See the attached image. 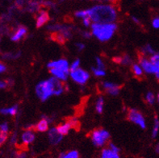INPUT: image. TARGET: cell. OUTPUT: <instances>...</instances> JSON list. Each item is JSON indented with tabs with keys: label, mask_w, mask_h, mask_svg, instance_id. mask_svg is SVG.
Masks as SVG:
<instances>
[{
	"label": "cell",
	"mask_w": 159,
	"mask_h": 158,
	"mask_svg": "<svg viewBox=\"0 0 159 158\" xmlns=\"http://www.w3.org/2000/svg\"><path fill=\"white\" fill-rule=\"evenodd\" d=\"M5 70H6V66L4 65L3 64H2V63H0V74L4 72Z\"/></svg>",
	"instance_id": "cell-40"
},
{
	"label": "cell",
	"mask_w": 159,
	"mask_h": 158,
	"mask_svg": "<svg viewBox=\"0 0 159 158\" xmlns=\"http://www.w3.org/2000/svg\"><path fill=\"white\" fill-rule=\"evenodd\" d=\"M91 137L94 145L96 147H103L108 141L110 138V134L107 131L99 128V129L93 131Z\"/></svg>",
	"instance_id": "cell-4"
},
{
	"label": "cell",
	"mask_w": 159,
	"mask_h": 158,
	"mask_svg": "<svg viewBox=\"0 0 159 158\" xmlns=\"http://www.w3.org/2000/svg\"><path fill=\"white\" fill-rule=\"evenodd\" d=\"M48 67L49 69L50 68H57L59 69V70H62L64 72L69 73V70H70V67H69L68 61L66 60H64V59H61V60L57 61H51L48 64Z\"/></svg>",
	"instance_id": "cell-9"
},
{
	"label": "cell",
	"mask_w": 159,
	"mask_h": 158,
	"mask_svg": "<svg viewBox=\"0 0 159 158\" xmlns=\"http://www.w3.org/2000/svg\"><path fill=\"white\" fill-rule=\"evenodd\" d=\"M159 132V120L157 117L156 116L155 120H154V125H153V131H152V138H156Z\"/></svg>",
	"instance_id": "cell-22"
},
{
	"label": "cell",
	"mask_w": 159,
	"mask_h": 158,
	"mask_svg": "<svg viewBox=\"0 0 159 158\" xmlns=\"http://www.w3.org/2000/svg\"><path fill=\"white\" fill-rule=\"evenodd\" d=\"M142 53L143 54H152V55H153V54L155 53V51L153 50V48H152L149 44H146L145 46L143 47V48H142Z\"/></svg>",
	"instance_id": "cell-27"
},
{
	"label": "cell",
	"mask_w": 159,
	"mask_h": 158,
	"mask_svg": "<svg viewBox=\"0 0 159 158\" xmlns=\"http://www.w3.org/2000/svg\"><path fill=\"white\" fill-rule=\"evenodd\" d=\"M7 138V133H5V132L0 131V146L6 141Z\"/></svg>",
	"instance_id": "cell-30"
},
{
	"label": "cell",
	"mask_w": 159,
	"mask_h": 158,
	"mask_svg": "<svg viewBox=\"0 0 159 158\" xmlns=\"http://www.w3.org/2000/svg\"><path fill=\"white\" fill-rule=\"evenodd\" d=\"M156 77H157V79H159V73H157V74H156Z\"/></svg>",
	"instance_id": "cell-44"
},
{
	"label": "cell",
	"mask_w": 159,
	"mask_h": 158,
	"mask_svg": "<svg viewBox=\"0 0 159 158\" xmlns=\"http://www.w3.org/2000/svg\"><path fill=\"white\" fill-rule=\"evenodd\" d=\"M75 16L79 17V18H86V17H88V13H87V10L86 11H77L75 13Z\"/></svg>",
	"instance_id": "cell-29"
},
{
	"label": "cell",
	"mask_w": 159,
	"mask_h": 158,
	"mask_svg": "<svg viewBox=\"0 0 159 158\" xmlns=\"http://www.w3.org/2000/svg\"><path fill=\"white\" fill-rule=\"evenodd\" d=\"M49 20V16H48V12L46 11H41L39 16L36 19V28H40L42 27L44 24H46Z\"/></svg>",
	"instance_id": "cell-13"
},
{
	"label": "cell",
	"mask_w": 159,
	"mask_h": 158,
	"mask_svg": "<svg viewBox=\"0 0 159 158\" xmlns=\"http://www.w3.org/2000/svg\"><path fill=\"white\" fill-rule=\"evenodd\" d=\"M114 61L117 62V63H120L122 65H129L132 64V59L131 57L127 55V54H125L124 55V56L122 57H117V58H114Z\"/></svg>",
	"instance_id": "cell-19"
},
{
	"label": "cell",
	"mask_w": 159,
	"mask_h": 158,
	"mask_svg": "<svg viewBox=\"0 0 159 158\" xmlns=\"http://www.w3.org/2000/svg\"><path fill=\"white\" fill-rule=\"evenodd\" d=\"M139 62L141 65V68L145 70V72L148 74H157L158 72L157 67L150 61V60L147 59L145 56V54L141 52V54L139 55Z\"/></svg>",
	"instance_id": "cell-6"
},
{
	"label": "cell",
	"mask_w": 159,
	"mask_h": 158,
	"mask_svg": "<svg viewBox=\"0 0 159 158\" xmlns=\"http://www.w3.org/2000/svg\"><path fill=\"white\" fill-rule=\"evenodd\" d=\"M145 100L146 102L150 105H153L154 103V101H155V97H154V94L152 92H148L146 94V96H145Z\"/></svg>",
	"instance_id": "cell-26"
},
{
	"label": "cell",
	"mask_w": 159,
	"mask_h": 158,
	"mask_svg": "<svg viewBox=\"0 0 159 158\" xmlns=\"http://www.w3.org/2000/svg\"><path fill=\"white\" fill-rule=\"evenodd\" d=\"M91 20L89 17H86V18L83 19V24H84L86 27H89L90 24H91Z\"/></svg>",
	"instance_id": "cell-36"
},
{
	"label": "cell",
	"mask_w": 159,
	"mask_h": 158,
	"mask_svg": "<svg viewBox=\"0 0 159 158\" xmlns=\"http://www.w3.org/2000/svg\"><path fill=\"white\" fill-rule=\"evenodd\" d=\"M18 158H27V155L24 153V152H21L20 154H19Z\"/></svg>",
	"instance_id": "cell-41"
},
{
	"label": "cell",
	"mask_w": 159,
	"mask_h": 158,
	"mask_svg": "<svg viewBox=\"0 0 159 158\" xmlns=\"http://www.w3.org/2000/svg\"><path fill=\"white\" fill-rule=\"evenodd\" d=\"M7 86V83L4 81H0V89L6 88Z\"/></svg>",
	"instance_id": "cell-38"
},
{
	"label": "cell",
	"mask_w": 159,
	"mask_h": 158,
	"mask_svg": "<svg viewBox=\"0 0 159 158\" xmlns=\"http://www.w3.org/2000/svg\"><path fill=\"white\" fill-rule=\"evenodd\" d=\"M35 129L37 132H44L48 130V121L46 119H43L39 121L38 124L35 126Z\"/></svg>",
	"instance_id": "cell-18"
},
{
	"label": "cell",
	"mask_w": 159,
	"mask_h": 158,
	"mask_svg": "<svg viewBox=\"0 0 159 158\" xmlns=\"http://www.w3.org/2000/svg\"><path fill=\"white\" fill-rule=\"evenodd\" d=\"M82 33H83V36H84L85 38H90V37H91V35L92 34H91V33H90V32H82Z\"/></svg>",
	"instance_id": "cell-39"
},
{
	"label": "cell",
	"mask_w": 159,
	"mask_h": 158,
	"mask_svg": "<svg viewBox=\"0 0 159 158\" xmlns=\"http://www.w3.org/2000/svg\"><path fill=\"white\" fill-rule=\"evenodd\" d=\"M91 70H92L93 73H94V74H95V76H98V77H102V76H104L105 75V71L103 70H100V69L99 68H94V67H92L91 68Z\"/></svg>",
	"instance_id": "cell-28"
},
{
	"label": "cell",
	"mask_w": 159,
	"mask_h": 158,
	"mask_svg": "<svg viewBox=\"0 0 159 158\" xmlns=\"http://www.w3.org/2000/svg\"><path fill=\"white\" fill-rule=\"evenodd\" d=\"M96 62H97V66H98V68L100 69V70H104V64H103V61H101V59H99V57H97Z\"/></svg>",
	"instance_id": "cell-33"
},
{
	"label": "cell",
	"mask_w": 159,
	"mask_h": 158,
	"mask_svg": "<svg viewBox=\"0 0 159 158\" xmlns=\"http://www.w3.org/2000/svg\"><path fill=\"white\" fill-rule=\"evenodd\" d=\"M128 119H129L131 122L139 125L142 129H145L146 128V124H145V120L144 119L143 115L141 114L139 111L136 110V109H131L129 110L128 113Z\"/></svg>",
	"instance_id": "cell-5"
},
{
	"label": "cell",
	"mask_w": 159,
	"mask_h": 158,
	"mask_svg": "<svg viewBox=\"0 0 159 158\" xmlns=\"http://www.w3.org/2000/svg\"><path fill=\"white\" fill-rule=\"evenodd\" d=\"M152 24H153V27L154 28H159V18L153 19Z\"/></svg>",
	"instance_id": "cell-35"
},
{
	"label": "cell",
	"mask_w": 159,
	"mask_h": 158,
	"mask_svg": "<svg viewBox=\"0 0 159 158\" xmlns=\"http://www.w3.org/2000/svg\"><path fill=\"white\" fill-rule=\"evenodd\" d=\"M155 152L157 154H159V143H157L155 146Z\"/></svg>",
	"instance_id": "cell-42"
},
{
	"label": "cell",
	"mask_w": 159,
	"mask_h": 158,
	"mask_svg": "<svg viewBox=\"0 0 159 158\" xmlns=\"http://www.w3.org/2000/svg\"><path fill=\"white\" fill-rule=\"evenodd\" d=\"M0 131L5 133H7L8 132V125L7 123H3V124H0Z\"/></svg>",
	"instance_id": "cell-32"
},
{
	"label": "cell",
	"mask_w": 159,
	"mask_h": 158,
	"mask_svg": "<svg viewBox=\"0 0 159 158\" xmlns=\"http://www.w3.org/2000/svg\"><path fill=\"white\" fill-rule=\"evenodd\" d=\"M48 137L49 143L52 145H57L62 140L63 136L57 131V128H52L48 132Z\"/></svg>",
	"instance_id": "cell-8"
},
{
	"label": "cell",
	"mask_w": 159,
	"mask_h": 158,
	"mask_svg": "<svg viewBox=\"0 0 159 158\" xmlns=\"http://www.w3.org/2000/svg\"><path fill=\"white\" fill-rule=\"evenodd\" d=\"M75 45H76V47L78 48V49H79V51L83 50V48H85V45L83 44H82V43H77Z\"/></svg>",
	"instance_id": "cell-37"
},
{
	"label": "cell",
	"mask_w": 159,
	"mask_h": 158,
	"mask_svg": "<svg viewBox=\"0 0 159 158\" xmlns=\"http://www.w3.org/2000/svg\"><path fill=\"white\" fill-rule=\"evenodd\" d=\"M132 70H133V73L135 74L136 77H141L142 74H143V72H142V69L141 68V66L138 65L137 64H133V66H132Z\"/></svg>",
	"instance_id": "cell-23"
},
{
	"label": "cell",
	"mask_w": 159,
	"mask_h": 158,
	"mask_svg": "<svg viewBox=\"0 0 159 158\" xmlns=\"http://www.w3.org/2000/svg\"><path fill=\"white\" fill-rule=\"evenodd\" d=\"M103 88L105 90V92L107 94H110L111 95H117L120 93V86L111 82H106L103 83Z\"/></svg>",
	"instance_id": "cell-11"
},
{
	"label": "cell",
	"mask_w": 159,
	"mask_h": 158,
	"mask_svg": "<svg viewBox=\"0 0 159 158\" xmlns=\"http://www.w3.org/2000/svg\"><path fill=\"white\" fill-rule=\"evenodd\" d=\"M149 60L154 65L157 66V70H158V72L157 73H159V53H154L153 55H152Z\"/></svg>",
	"instance_id": "cell-25"
},
{
	"label": "cell",
	"mask_w": 159,
	"mask_h": 158,
	"mask_svg": "<svg viewBox=\"0 0 159 158\" xmlns=\"http://www.w3.org/2000/svg\"><path fill=\"white\" fill-rule=\"evenodd\" d=\"M49 72L55 77V78H58L61 81H66L67 79V77H68V74L62 70H59V69L57 68H50L49 70Z\"/></svg>",
	"instance_id": "cell-14"
},
{
	"label": "cell",
	"mask_w": 159,
	"mask_h": 158,
	"mask_svg": "<svg viewBox=\"0 0 159 158\" xmlns=\"http://www.w3.org/2000/svg\"><path fill=\"white\" fill-rule=\"evenodd\" d=\"M88 17L94 23L111 24L116 19L115 9L108 5H98L87 10Z\"/></svg>",
	"instance_id": "cell-1"
},
{
	"label": "cell",
	"mask_w": 159,
	"mask_h": 158,
	"mask_svg": "<svg viewBox=\"0 0 159 158\" xmlns=\"http://www.w3.org/2000/svg\"><path fill=\"white\" fill-rule=\"evenodd\" d=\"M109 148H111V150L114 151V152H120V148H118V147L116 146V145H115L114 144H112V143H111V144H109Z\"/></svg>",
	"instance_id": "cell-34"
},
{
	"label": "cell",
	"mask_w": 159,
	"mask_h": 158,
	"mask_svg": "<svg viewBox=\"0 0 159 158\" xmlns=\"http://www.w3.org/2000/svg\"><path fill=\"white\" fill-rule=\"evenodd\" d=\"M103 104H104V101H103V98L102 97H99L98 98V100L96 102V106H95V108H96V111L99 114H101L103 112Z\"/></svg>",
	"instance_id": "cell-24"
},
{
	"label": "cell",
	"mask_w": 159,
	"mask_h": 158,
	"mask_svg": "<svg viewBox=\"0 0 159 158\" xmlns=\"http://www.w3.org/2000/svg\"><path fill=\"white\" fill-rule=\"evenodd\" d=\"M49 80H50L51 84H52L53 94L59 95V94H61L63 92V90H64V84L61 82L60 79L53 77V78H49Z\"/></svg>",
	"instance_id": "cell-10"
},
{
	"label": "cell",
	"mask_w": 159,
	"mask_h": 158,
	"mask_svg": "<svg viewBox=\"0 0 159 158\" xmlns=\"http://www.w3.org/2000/svg\"><path fill=\"white\" fill-rule=\"evenodd\" d=\"M157 98H158V102H159V94H158V95H157Z\"/></svg>",
	"instance_id": "cell-45"
},
{
	"label": "cell",
	"mask_w": 159,
	"mask_h": 158,
	"mask_svg": "<svg viewBox=\"0 0 159 158\" xmlns=\"http://www.w3.org/2000/svg\"><path fill=\"white\" fill-rule=\"evenodd\" d=\"M70 76L73 80L75 81V82L81 85L85 84L88 81L89 78H90V75H89L88 72L79 68L74 70V71H71Z\"/></svg>",
	"instance_id": "cell-7"
},
{
	"label": "cell",
	"mask_w": 159,
	"mask_h": 158,
	"mask_svg": "<svg viewBox=\"0 0 159 158\" xmlns=\"http://www.w3.org/2000/svg\"><path fill=\"white\" fill-rule=\"evenodd\" d=\"M59 158H79V154L77 151H70L67 153L60 154Z\"/></svg>",
	"instance_id": "cell-21"
},
{
	"label": "cell",
	"mask_w": 159,
	"mask_h": 158,
	"mask_svg": "<svg viewBox=\"0 0 159 158\" xmlns=\"http://www.w3.org/2000/svg\"><path fill=\"white\" fill-rule=\"evenodd\" d=\"M92 34L100 41H107L113 36L116 25L111 24H98L95 23L91 25Z\"/></svg>",
	"instance_id": "cell-2"
},
{
	"label": "cell",
	"mask_w": 159,
	"mask_h": 158,
	"mask_svg": "<svg viewBox=\"0 0 159 158\" xmlns=\"http://www.w3.org/2000/svg\"><path fill=\"white\" fill-rule=\"evenodd\" d=\"M100 158H120L119 152H114L110 148H104L101 152Z\"/></svg>",
	"instance_id": "cell-16"
},
{
	"label": "cell",
	"mask_w": 159,
	"mask_h": 158,
	"mask_svg": "<svg viewBox=\"0 0 159 158\" xmlns=\"http://www.w3.org/2000/svg\"><path fill=\"white\" fill-rule=\"evenodd\" d=\"M79 65H80V61H79V59H77V60L75 61L74 62L72 65H71L70 69V72L71 71H74V70H77V69L79 68Z\"/></svg>",
	"instance_id": "cell-31"
},
{
	"label": "cell",
	"mask_w": 159,
	"mask_h": 158,
	"mask_svg": "<svg viewBox=\"0 0 159 158\" xmlns=\"http://www.w3.org/2000/svg\"><path fill=\"white\" fill-rule=\"evenodd\" d=\"M27 34V28L24 27H20L17 29L16 32H15L13 36H11V40L12 41H19L24 37L25 35Z\"/></svg>",
	"instance_id": "cell-15"
},
{
	"label": "cell",
	"mask_w": 159,
	"mask_h": 158,
	"mask_svg": "<svg viewBox=\"0 0 159 158\" xmlns=\"http://www.w3.org/2000/svg\"><path fill=\"white\" fill-rule=\"evenodd\" d=\"M70 128H72V125H71V124L69 122V121H66L65 124H60V125H58V126L57 127V131H58L62 136H66V135L68 134L70 130Z\"/></svg>",
	"instance_id": "cell-17"
},
{
	"label": "cell",
	"mask_w": 159,
	"mask_h": 158,
	"mask_svg": "<svg viewBox=\"0 0 159 158\" xmlns=\"http://www.w3.org/2000/svg\"><path fill=\"white\" fill-rule=\"evenodd\" d=\"M35 134L34 132L31 130H27L24 132L21 136V140H22V142L24 144H32L33 141L35 140Z\"/></svg>",
	"instance_id": "cell-12"
},
{
	"label": "cell",
	"mask_w": 159,
	"mask_h": 158,
	"mask_svg": "<svg viewBox=\"0 0 159 158\" xmlns=\"http://www.w3.org/2000/svg\"><path fill=\"white\" fill-rule=\"evenodd\" d=\"M17 111H18V106H16V105H15V106H11V107L1 109V110H0V112L3 115H15L17 113Z\"/></svg>",
	"instance_id": "cell-20"
},
{
	"label": "cell",
	"mask_w": 159,
	"mask_h": 158,
	"mask_svg": "<svg viewBox=\"0 0 159 158\" xmlns=\"http://www.w3.org/2000/svg\"><path fill=\"white\" fill-rule=\"evenodd\" d=\"M132 19H133V21H134V22L135 23H137V24H139V20H137V18H135V17H132Z\"/></svg>",
	"instance_id": "cell-43"
},
{
	"label": "cell",
	"mask_w": 159,
	"mask_h": 158,
	"mask_svg": "<svg viewBox=\"0 0 159 158\" xmlns=\"http://www.w3.org/2000/svg\"><path fill=\"white\" fill-rule=\"evenodd\" d=\"M36 94L42 102L47 100L49 97L52 96L53 94V90L50 80L48 79L40 82L36 86Z\"/></svg>",
	"instance_id": "cell-3"
}]
</instances>
